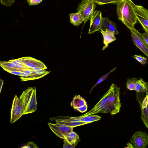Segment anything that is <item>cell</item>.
I'll return each instance as SVG.
<instances>
[{
	"instance_id": "18",
	"label": "cell",
	"mask_w": 148,
	"mask_h": 148,
	"mask_svg": "<svg viewBox=\"0 0 148 148\" xmlns=\"http://www.w3.org/2000/svg\"><path fill=\"white\" fill-rule=\"evenodd\" d=\"M74 118L80 121L92 123L100 120L101 117L98 115H89L84 116H74Z\"/></svg>"
},
{
	"instance_id": "17",
	"label": "cell",
	"mask_w": 148,
	"mask_h": 148,
	"mask_svg": "<svg viewBox=\"0 0 148 148\" xmlns=\"http://www.w3.org/2000/svg\"><path fill=\"white\" fill-rule=\"evenodd\" d=\"M87 104L85 100L80 95H75L71 103V106L75 109Z\"/></svg>"
},
{
	"instance_id": "5",
	"label": "cell",
	"mask_w": 148,
	"mask_h": 148,
	"mask_svg": "<svg viewBox=\"0 0 148 148\" xmlns=\"http://www.w3.org/2000/svg\"><path fill=\"white\" fill-rule=\"evenodd\" d=\"M132 41L134 44L148 57V44L143 34L134 28L130 29Z\"/></svg>"
},
{
	"instance_id": "30",
	"label": "cell",
	"mask_w": 148,
	"mask_h": 148,
	"mask_svg": "<svg viewBox=\"0 0 148 148\" xmlns=\"http://www.w3.org/2000/svg\"><path fill=\"white\" fill-rule=\"evenodd\" d=\"M42 0H27L29 5H36L40 3Z\"/></svg>"
},
{
	"instance_id": "29",
	"label": "cell",
	"mask_w": 148,
	"mask_h": 148,
	"mask_svg": "<svg viewBox=\"0 0 148 148\" xmlns=\"http://www.w3.org/2000/svg\"><path fill=\"white\" fill-rule=\"evenodd\" d=\"M5 70L11 73L16 75L20 76H22V75L23 72L20 71L12 70Z\"/></svg>"
},
{
	"instance_id": "22",
	"label": "cell",
	"mask_w": 148,
	"mask_h": 148,
	"mask_svg": "<svg viewBox=\"0 0 148 148\" xmlns=\"http://www.w3.org/2000/svg\"><path fill=\"white\" fill-rule=\"evenodd\" d=\"M137 79L134 77L129 78L126 83L127 88L130 90H135V88Z\"/></svg>"
},
{
	"instance_id": "2",
	"label": "cell",
	"mask_w": 148,
	"mask_h": 148,
	"mask_svg": "<svg viewBox=\"0 0 148 148\" xmlns=\"http://www.w3.org/2000/svg\"><path fill=\"white\" fill-rule=\"evenodd\" d=\"M110 90L109 89L102 97L100 100L90 111L81 116L92 115L99 113H110L115 114L119 112L112 103L109 98Z\"/></svg>"
},
{
	"instance_id": "35",
	"label": "cell",
	"mask_w": 148,
	"mask_h": 148,
	"mask_svg": "<svg viewBox=\"0 0 148 148\" xmlns=\"http://www.w3.org/2000/svg\"><path fill=\"white\" fill-rule=\"evenodd\" d=\"M146 87V93L147 95H148V82H145Z\"/></svg>"
},
{
	"instance_id": "12",
	"label": "cell",
	"mask_w": 148,
	"mask_h": 148,
	"mask_svg": "<svg viewBox=\"0 0 148 148\" xmlns=\"http://www.w3.org/2000/svg\"><path fill=\"white\" fill-rule=\"evenodd\" d=\"M18 59L29 69L37 67H41L44 69H47V67L42 62L35 59L28 57L19 58Z\"/></svg>"
},
{
	"instance_id": "21",
	"label": "cell",
	"mask_w": 148,
	"mask_h": 148,
	"mask_svg": "<svg viewBox=\"0 0 148 148\" xmlns=\"http://www.w3.org/2000/svg\"><path fill=\"white\" fill-rule=\"evenodd\" d=\"M141 110V119L146 127L148 129V101L147 105Z\"/></svg>"
},
{
	"instance_id": "32",
	"label": "cell",
	"mask_w": 148,
	"mask_h": 148,
	"mask_svg": "<svg viewBox=\"0 0 148 148\" xmlns=\"http://www.w3.org/2000/svg\"><path fill=\"white\" fill-rule=\"evenodd\" d=\"M143 35L145 40L148 44V33L145 31V32L143 34Z\"/></svg>"
},
{
	"instance_id": "38",
	"label": "cell",
	"mask_w": 148,
	"mask_h": 148,
	"mask_svg": "<svg viewBox=\"0 0 148 148\" xmlns=\"http://www.w3.org/2000/svg\"><path fill=\"white\" fill-rule=\"evenodd\" d=\"M81 0V1H83V0Z\"/></svg>"
},
{
	"instance_id": "25",
	"label": "cell",
	"mask_w": 148,
	"mask_h": 148,
	"mask_svg": "<svg viewBox=\"0 0 148 148\" xmlns=\"http://www.w3.org/2000/svg\"><path fill=\"white\" fill-rule=\"evenodd\" d=\"M133 57L142 65L145 64L147 62V58L141 55H135Z\"/></svg>"
},
{
	"instance_id": "8",
	"label": "cell",
	"mask_w": 148,
	"mask_h": 148,
	"mask_svg": "<svg viewBox=\"0 0 148 148\" xmlns=\"http://www.w3.org/2000/svg\"><path fill=\"white\" fill-rule=\"evenodd\" d=\"M130 140L134 148H146L148 145V135L145 132L137 131Z\"/></svg>"
},
{
	"instance_id": "11",
	"label": "cell",
	"mask_w": 148,
	"mask_h": 148,
	"mask_svg": "<svg viewBox=\"0 0 148 148\" xmlns=\"http://www.w3.org/2000/svg\"><path fill=\"white\" fill-rule=\"evenodd\" d=\"M102 18L101 12L100 10H95L90 19L88 34H92L101 29Z\"/></svg>"
},
{
	"instance_id": "14",
	"label": "cell",
	"mask_w": 148,
	"mask_h": 148,
	"mask_svg": "<svg viewBox=\"0 0 148 148\" xmlns=\"http://www.w3.org/2000/svg\"><path fill=\"white\" fill-rule=\"evenodd\" d=\"M101 30L100 32L102 34L103 38V43L105 45L102 48V50H103L108 47L109 44L116 40V38L114 34L110 30L103 31L101 29Z\"/></svg>"
},
{
	"instance_id": "4",
	"label": "cell",
	"mask_w": 148,
	"mask_h": 148,
	"mask_svg": "<svg viewBox=\"0 0 148 148\" xmlns=\"http://www.w3.org/2000/svg\"><path fill=\"white\" fill-rule=\"evenodd\" d=\"M96 4L94 0H83L79 4L78 12L83 17L84 24L89 20H90L95 11Z\"/></svg>"
},
{
	"instance_id": "37",
	"label": "cell",
	"mask_w": 148,
	"mask_h": 148,
	"mask_svg": "<svg viewBox=\"0 0 148 148\" xmlns=\"http://www.w3.org/2000/svg\"><path fill=\"white\" fill-rule=\"evenodd\" d=\"M15 60L19 64H23L22 62L19 60L18 59H15Z\"/></svg>"
},
{
	"instance_id": "7",
	"label": "cell",
	"mask_w": 148,
	"mask_h": 148,
	"mask_svg": "<svg viewBox=\"0 0 148 148\" xmlns=\"http://www.w3.org/2000/svg\"><path fill=\"white\" fill-rule=\"evenodd\" d=\"M23 106L22 102L16 95L14 98L11 112L10 123H13L23 115Z\"/></svg>"
},
{
	"instance_id": "33",
	"label": "cell",
	"mask_w": 148,
	"mask_h": 148,
	"mask_svg": "<svg viewBox=\"0 0 148 148\" xmlns=\"http://www.w3.org/2000/svg\"><path fill=\"white\" fill-rule=\"evenodd\" d=\"M125 148H134L132 143L128 142L127 144V146Z\"/></svg>"
},
{
	"instance_id": "1",
	"label": "cell",
	"mask_w": 148,
	"mask_h": 148,
	"mask_svg": "<svg viewBox=\"0 0 148 148\" xmlns=\"http://www.w3.org/2000/svg\"><path fill=\"white\" fill-rule=\"evenodd\" d=\"M131 0H122L116 4L118 19L130 29L134 28L137 19Z\"/></svg>"
},
{
	"instance_id": "34",
	"label": "cell",
	"mask_w": 148,
	"mask_h": 148,
	"mask_svg": "<svg viewBox=\"0 0 148 148\" xmlns=\"http://www.w3.org/2000/svg\"><path fill=\"white\" fill-rule=\"evenodd\" d=\"M9 61L12 62L15 65L18 64V63L15 60H11Z\"/></svg>"
},
{
	"instance_id": "27",
	"label": "cell",
	"mask_w": 148,
	"mask_h": 148,
	"mask_svg": "<svg viewBox=\"0 0 148 148\" xmlns=\"http://www.w3.org/2000/svg\"><path fill=\"white\" fill-rule=\"evenodd\" d=\"M15 0H0L1 3L7 7L10 6L14 2Z\"/></svg>"
},
{
	"instance_id": "23",
	"label": "cell",
	"mask_w": 148,
	"mask_h": 148,
	"mask_svg": "<svg viewBox=\"0 0 148 148\" xmlns=\"http://www.w3.org/2000/svg\"><path fill=\"white\" fill-rule=\"evenodd\" d=\"M122 0H94L96 3L99 5H103L108 3L117 4Z\"/></svg>"
},
{
	"instance_id": "3",
	"label": "cell",
	"mask_w": 148,
	"mask_h": 148,
	"mask_svg": "<svg viewBox=\"0 0 148 148\" xmlns=\"http://www.w3.org/2000/svg\"><path fill=\"white\" fill-rule=\"evenodd\" d=\"M19 99L23 102V115L34 112L37 109V100L35 87H28L21 95Z\"/></svg>"
},
{
	"instance_id": "9",
	"label": "cell",
	"mask_w": 148,
	"mask_h": 148,
	"mask_svg": "<svg viewBox=\"0 0 148 148\" xmlns=\"http://www.w3.org/2000/svg\"><path fill=\"white\" fill-rule=\"evenodd\" d=\"M48 124L52 132L57 136L63 139L65 138L70 132L73 131L74 128L57 123L55 124L48 123Z\"/></svg>"
},
{
	"instance_id": "10",
	"label": "cell",
	"mask_w": 148,
	"mask_h": 148,
	"mask_svg": "<svg viewBox=\"0 0 148 148\" xmlns=\"http://www.w3.org/2000/svg\"><path fill=\"white\" fill-rule=\"evenodd\" d=\"M50 119L51 121H55L56 123L73 127L89 123L80 121L74 117L63 116L51 118Z\"/></svg>"
},
{
	"instance_id": "26",
	"label": "cell",
	"mask_w": 148,
	"mask_h": 148,
	"mask_svg": "<svg viewBox=\"0 0 148 148\" xmlns=\"http://www.w3.org/2000/svg\"><path fill=\"white\" fill-rule=\"evenodd\" d=\"M80 139L79 138L75 143L73 145H71L65 139H64V145L63 146V148H74L75 147L76 145L80 141Z\"/></svg>"
},
{
	"instance_id": "31",
	"label": "cell",
	"mask_w": 148,
	"mask_h": 148,
	"mask_svg": "<svg viewBox=\"0 0 148 148\" xmlns=\"http://www.w3.org/2000/svg\"><path fill=\"white\" fill-rule=\"evenodd\" d=\"M87 104H86L83 106L77 108L75 109L82 113H83L87 111Z\"/></svg>"
},
{
	"instance_id": "6",
	"label": "cell",
	"mask_w": 148,
	"mask_h": 148,
	"mask_svg": "<svg viewBox=\"0 0 148 148\" xmlns=\"http://www.w3.org/2000/svg\"><path fill=\"white\" fill-rule=\"evenodd\" d=\"M133 6L138 21L145 31L148 33V9L134 3Z\"/></svg>"
},
{
	"instance_id": "15",
	"label": "cell",
	"mask_w": 148,
	"mask_h": 148,
	"mask_svg": "<svg viewBox=\"0 0 148 148\" xmlns=\"http://www.w3.org/2000/svg\"><path fill=\"white\" fill-rule=\"evenodd\" d=\"M71 23L74 26H78L84 21L82 15L79 12L72 13L69 14Z\"/></svg>"
},
{
	"instance_id": "36",
	"label": "cell",
	"mask_w": 148,
	"mask_h": 148,
	"mask_svg": "<svg viewBox=\"0 0 148 148\" xmlns=\"http://www.w3.org/2000/svg\"><path fill=\"white\" fill-rule=\"evenodd\" d=\"M3 83V80L0 79V93L1 92L2 88Z\"/></svg>"
},
{
	"instance_id": "24",
	"label": "cell",
	"mask_w": 148,
	"mask_h": 148,
	"mask_svg": "<svg viewBox=\"0 0 148 148\" xmlns=\"http://www.w3.org/2000/svg\"><path fill=\"white\" fill-rule=\"evenodd\" d=\"M116 67H115V68H114L112 70H111L108 73H107L106 74L103 75L101 77H100L99 79V80H98V81L93 86V87H92V88H91L90 90V91L89 93H90L92 90L94 89V88L98 84H99L103 81L105 80L108 76V75L112 72H113V71H114L115 69H116Z\"/></svg>"
},
{
	"instance_id": "28",
	"label": "cell",
	"mask_w": 148,
	"mask_h": 148,
	"mask_svg": "<svg viewBox=\"0 0 148 148\" xmlns=\"http://www.w3.org/2000/svg\"><path fill=\"white\" fill-rule=\"evenodd\" d=\"M22 148H38L34 142L28 141L27 145L22 147Z\"/></svg>"
},
{
	"instance_id": "13",
	"label": "cell",
	"mask_w": 148,
	"mask_h": 148,
	"mask_svg": "<svg viewBox=\"0 0 148 148\" xmlns=\"http://www.w3.org/2000/svg\"><path fill=\"white\" fill-rule=\"evenodd\" d=\"M101 29L103 31L110 30L114 35L119 34L116 24L114 22L110 20L108 17H103Z\"/></svg>"
},
{
	"instance_id": "16",
	"label": "cell",
	"mask_w": 148,
	"mask_h": 148,
	"mask_svg": "<svg viewBox=\"0 0 148 148\" xmlns=\"http://www.w3.org/2000/svg\"><path fill=\"white\" fill-rule=\"evenodd\" d=\"M136 100L139 103L141 109L144 108L147 104L148 101V95L145 92H137Z\"/></svg>"
},
{
	"instance_id": "19",
	"label": "cell",
	"mask_w": 148,
	"mask_h": 148,
	"mask_svg": "<svg viewBox=\"0 0 148 148\" xmlns=\"http://www.w3.org/2000/svg\"><path fill=\"white\" fill-rule=\"evenodd\" d=\"M137 92H145L146 91L145 82L143 79L140 78L138 80L135 86V90Z\"/></svg>"
},
{
	"instance_id": "20",
	"label": "cell",
	"mask_w": 148,
	"mask_h": 148,
	"mask_svg": "<svg viewBox=\"0 0 148 148\" xmlns=\"http://www.w3.org/2000/svg\"><path fill=\"white\" fill-rule=\"evenodd\" d=\"M79 138L78 135L72 131L67 135L65 139L70 144L73 145L75 143Z\"/></svg>"
}]
</instances>
